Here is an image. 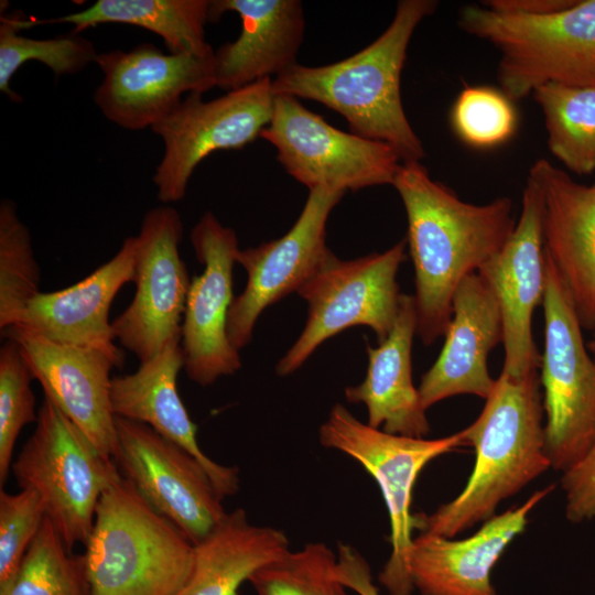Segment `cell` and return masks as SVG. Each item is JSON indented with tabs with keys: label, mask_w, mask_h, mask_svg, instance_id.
<instances>
[{
	"label": "cell",
	"mask_w": 595,
	"mask_h": 595,
	"mask_svg": "<svg viewBox=\"0 0 595 595\" xmlns=\"http://www.w3.org/2000/svg\"><path fill=\"white\" fill-rule=\"evenodd\" d=\"M271 84L264 78L209 101L191 93L151 128L164 144L153 176L159 201L183 199L194 170L213 152L242 149L260 137L273 112Z\"/></svg>",
	"instance_id": "obj_11"
},
{
	"label": "cell",
	"mask_w": 595,
	"mask_h": 595,
	"mask_svg": "<svg viewBox=\"0 0 595 595\" xmlns=\"http://www.w3.org/2000/svg\"><path fill=\"white\" fill-rule=\"evenodd\" d=\"M184 364L181 339L169 342L151 359L140 363L137 371L112 377L111 408L116 416L144 423L187 451L203 465L224 499L239 490V470L214 462L199 447L197 428L176 388Z\"/></svg>",
	"instance_id": "obj_24"
},
{
	"label": "cell",
	"mask_w": 595,
	"mask_h": 595,
	"mask_svg": "<svg viewBox=\"0 0 595 595\" xmlns=\"http://www.w3.org/2000/svg\"><path fill=\"white\" fill-rule=\"evenodd\" d=\"M408 218L415 274L416 334L424 345L444 336L459 283L493 258L512 234L513 203L476 205L434 181L421 162H402L392 182Z\"/></svg>",
	"instance_id": "obj_1"
},
{
	"label": "cell",
	"mask_w": 595,
	"mask_h": 595,
	"mask_svg": "<svg viewBox=\"0 0 595 595\" xmlns=\"http://www.w3.org/2000/svg\"><path fill=\"white\" fill-rule=\"evenodd\" d=\"M456 136L474 148H493L509 140L517 129L512 100L501 90L466 86L451 110Z\"/></svg>",
	"instance_id": "obj_34"
},
{
	"label": "cell",
	"mask_w": 595,
	"mask_h": 595,
	"mask_svg": "<svg viewBox=\"0 0 595 595\" xmlns=\"http://www.w3.org/2000/svg\"><path fill=\"white\" fill-rule=\"evenodd\" d=\"M543 387L544 451L555 470L577 464L595 439V361L566 288L544 251Z\"/></svg>",
	"instance_id": "obj_7"
},
{
	"label": "cell",
	"mask_w": 595,
	"mask_h": 595,
	"mask_svg": "<svg viewBox=\"0 0 595 595\" xmlns=\"http://www.w3.org/2000/svg\"><path fill=\"white\" fill-rule=\"evenodd\" d=\"M345 193L331 188L310 191L292 228L281 238L238 250L236 262L247 272L241 294L234 298L227 335L239 351L252 338L260 314L285 295L299 291L322 267L331 250L325 245L328 216Z\"/></svg>",
	"instance_id": "obj_14"
},
{
	"label": "cell",
	"mask_w": 595,
	"mask_h": 595,
	"mask_svg": "<svg viewBox=\"0 0 595 595\" xmlns=\"http://www.w3.org/2000/svg\"><path fill=\"white\" fill-rule=\"evenodd\" d=\"M45 518L44 504L34 490H0V591L17 575Z\"/></svg>",
	"instance_id": "obj_35"
},
{
	"label": "cell",
	"mask_w": 595,
	"mask_h": 595,
	"mask_svg": "<svg viewBox=\"0 0 595 595\" xmlns=\"http://www.w3.org/2000/svg\"><path fill=\"white\" fill-rule=\"evenodd\" d=\"M97 56L94 43L78 33L71 32L46 40L32 39L20 35L1 14L0 90L13 102H21L22 97L11 89L10 80L25 62H41L57 77L82 72L88 64L96 62Z\"/></svg>",
	"instance_id": "obj_31"
},
{
	"label": "cell",
	"mask_w": 595,
	"mask_h": 595,
	"mask_svg": "<svg viewBox=\"0 0 595 595\" xmlns=\"http://www.w3.org/2000/svg\"><path fill=\"white\" fill-rule=\"evenodd\" d=\"M183 232L178 212L159 206L145 213L136 236V293L111 322V329L140 363L151 359L169 342L181 339L192 282L180 256Z\"/></svg>",
	"instance_id": "obj_12"
},
{
	"label": "cell",
	"mask_w": 595,
	"mask_h": 595,
	"mask_svg": "<svg viewBox=\"0 0 595 595\" xmlns=\"http://www.w3.org/2000/svg\"><path fill=\"white\" fill-rule=\"evenodd\" d=\"M136 253V236L127 237L117 253L86 278L65 289L36 294L11 327L53 343L98 349L123 365L109 311L120 289L133 282Z\"/></svg>",
	"instance_id": "obj_21"
},
{
	"label": "cell",
	"mask_w": 595,
	"mask_h": 595,
	"mask_svg": "<svg viewBox=\"0 0 595 595\" xmlns=\"http://www.w3.org/2000/svg\"><path fill=\"white\" fill-rule=\"evenodd\" d=\"M104 78L93 99L109 121L128 130L152 128L165 118L184 94L216 86L214 54L163 53L151 43L126 52L98 54Z\"/></svg>",
	"instance_id": "obj_15"
},
{
	"label": "cell",
	"mask_w": 595,
	"mask_h": 595,
	"mask_svg": "<svg viewBox=\"0 0 595 595\" xmlns=\"http://www.w3.org/2000/svg\"><path fill=\"white\" fill-rule=\"evenodd\" d=\"M289 549L285 533L249 522L244 509L194 544L191 575L176 595H237L240 585Z\"/></svg>",
	"instance_id": "obj_26"
},
{
	"label": "cell",
	"mask_w": 595,
	"mask_h": 595,
	"mask_svg": "<svg viewBox=\"0 0 595 595\" xmlns=\"http://www.w3.org/2000/svg\"><path fill=\"white\" fill-rule=\"evenodd\" d=\"M435 0H401L383 33L358 53L323 66L295 64L272 79L274 95L311 99L340 113L351 133L391 145L402 162H421L423 143L404 112L401 73L416 26Z\"/></svg>",
	"instance_id": "obj_2"
},
{
	"label": "cell",
	"mask_w": 595,
	"mask_h": 595,
	"mask_svg": "<svg viewBox=\"0 0 595 595\" xmlns=\"http://www.w3.org/2000/svg\"><path fill=\"white\" fill-rule=\"evenodd\" d=\"M69 552L46 517L17 575L0 595H90L83 555Z\"/></svg>",
	"instance_id": "obj_29"
},
{
	"label": "cell",
	"mask_w": 595,
	"mask_h": 595,
	"mask_svg": "<svg viewBox=\"0 0 595 595\" xmlns=\"http://www.w3.org/2000/svg\"><path fill=\"white\" fill-rule=\"evenodd\" d=\"M320 443L359 463L376 480L390 520L391 554L379 574L389 595H412L408 556L415 515L412 493L421 470L434 458L464 445L462 431L426 440L385 432L355 418L343 404H335L318 430Z\"/></svg>",
	"instance_id": "obj_8"
},
{
	"label": "cell",
	"mask_w": 595,
	"mask_h": 595,
	"mask_svg": "<svg viewBox=\"0 0 595 595\" xmlns=\"http://www.w3.org/2000/svg\"><path fill=\"white\" fill-rule=\"evenodd\" d=\"M228 11L241 20L234 42L214 52L216 87L230 91L298 64L305 18L299 0H212L209 22Z\"/></svg>",
	"instance_id": "obj_23"
},
{
	"label": "cell",
	"mask_w": 595,
	"mask_h": 595,
	"mask_svg": "<svg viewBox=\"0 0 595 595\" xmlns=\"http://www.w3.org/2000/svg\"><path fill=\"white\" fill-rule=\"evenodd\" d=\"M565 516L572 523L595 519V439L584 457L563 473Z\"/></svg>",
	"instance_id": "obj_36"
},
{
	"label": "cell",
	"mask_w": 595,
	"mask_h": 595,
	"mask_svg": "<svg viewBox=\"0 0 595 595\" xmlns=\"http://www.w3.org/2000/svg\"><path fill=\"white\" fill-rule=\"evenodd\" d=\"M40 268L31 234L20 220L14 202L0 204V331L17 325L40 291Z\"/></svg>",
	"instance_id": "obj_30"
},
{
	"label": "cell",
	"mask_w": 595,
	"mask_h": 595,
	"mask_svg": "<svg viewBox=\"0 0 595 595\" xmlns=\"http://www.w3.org/2000/svg\"><path fill=\"white\" fill-rule=\"evenodd\" d=\"M407 239L390 249L354 260L332 251L298 291L309 304L299 338L277 365L288 376L299 369L327 338L356 325L370 327L382 342L390 333L400 302L397 273L405 259Z\"/></svg>",
	"instance_id": "obj_9"
},
{
	"label": "cell",
	"mask_w": 595,
	"mask_h": 595,
	"mask_svg": "<svg viewBox=\"0 0 595 595\" xmlns=\"http://www.w3.org/2000/svg\"><path fill=\"white\" fill-rule=\"evenodd\" d=\"M336 576L342 584L358 595H379L369 564L349 544L338 543L337 545Z\"/></svg>",
	"instance_id": "obj_37"
},
{
	"label": "cell",
	"mask_w": 595,
	"mask_h": 595,
	"mask_svg": "<svg viewBox=\"0 0 595 595\" xmlns=\"http://www.w3.org/2000/svg\"><path fill=\"white\" fill-rule=\"evenodd\" d=\"M82 555L90 595H176L194 543L122 476L102 493Z\"/></svg>",
	"instance_id": "obj_4"
},
{
	"label": "cell",
	"mask_w": 595,
	"mask_h": 595,
	"mask_svg": "<svg viewBox=\"0 0 595 595\" xmlns=\"http://www.w3.org/2000/svg\"><path fill=\"white\" fill-rule=\"evenodd\" d=\"M555 485L534 491L522 505L495 515L473 536L452 540L422 532L413 538L408 571L421 595H497L491 572L529 513Z\"/></svg>",
	"instance_id": "obj_20"
},
{
	"label": "cell",
	"mask_w": 595,
	"mask_h": 595,
	"mask_svg": "<svg viewBox=\"0 0 595 595\" xmlns=\"http://www.w3.org/2000/svg\"><path fill=\"white\" fill-rule=\"evenodd\" d=\"M543 414L538 370L520 377L501 371L478 418L462 430L476 452L464 489L433 513L415 515V528L453 538L495 516L500 501L549 469Z\"/></svg>",
	"instance_id": "obj_3"
},
{
	"label": "cell",
	"mask_w": 595,
	"mask_h": 595,
	"mask_svg": "<svg viewBox=\"0 0 595 595\" xmlns=\"http://www.w3.org/2000/svg\"><path fill=\"white\" fill-rule=\"evenodd\" d=\"M532 96L539 105L548 148L564 166L577 174L595 171V87L547 84Z\"/></svg>",
	"instance_id": "obj_28"
},
{
	"label": "cell",
	"mask_w": 595,
	"mask_h": 595,
	"mask_svg": "<svg viewBox=\"0 0 595 595\" xmlns=\"http://www.w3.org/2000/svg\"><path fill=\"white\" fill-rule=\"evenodd\" d=\"M587 349L595 361V334L593 338L586 344Z\"/></svg>",
	"instance_id": "obj_38"
},
{
	"label": "cell",
	"mask_w": 595,
	"mask_h": 595,
	"mask_svg": "<svg viewBox=\"0 0 595 595\" xmlns=\"http://www.w3.org/2000/svg\"><path fill=\"white\" fill-rule=\"evenodd\" d=\"M528 176L542 195L544 251L582 327L595 329V183L580 184L545 159L537 160Z\"/></svg>",
	"instance_id": "obj_19"
},
{
	"label": "cell",
	"mask_w": 595,
	"mask_h": 595,
	"mask_svg": "<svg viewBox=\"0 0 595 595\" xmlns=\"http://www.w3.org/2000/svg\"><path fill=\"white\" fill-rule=\"evenodd\" d=\"M32 372L19 344L6 338L0 348V485L6 484L21 430L36 422Z\"/></svg>",
	"instance_id": "obj_33"
},
{
	"label": "cell",
	"mask_w": 595,
	"mask_h": 595,
	"mask_svg": "<svg viewBox=\"0 0 595 595\" xmlns=\"http://www.w3.org/2000/svg\"><path fill=\"white\" fill-rule=\"evenodd\" d=\"M418 313L414 295L401 294L389 335L379 346L367 345L368 367L364 381L345 389L350 403L367 408V424L385 432L424 437L430 432L419 389L412 380V344Z\"/></svg>",
	"instance_id": "obj_25"
},
{
	"label": "cell",
	"mask_w": 595,
	"mask_h": 595,
	"mask_svg": "<svg viewBox=\"0 0 595 595\" xmlns=\"http://www.w3.org/2000/svg\"><path fill=\"white\" fill-rule=\"evenodd\" d=\"M1 334L19 344L45 398L76 424L104 456L115 461L118 440L110 400V374L122 365L101 350L53 343L19 327H9Z\"/></svg>",
	"instance_id": "obj_18"
},
{
	"label": "cell",
	"mask_w": 595,
	"mask_h": 595,
	"mask_svg": "<svg viewBox=\"0 0 595 595\" xmlns=\"http://www.w3.org/2000/svg\"><path fill=\"white\" fill-rule=\"evenodd\" d=\"M122 475L160 515L194 544L226 517L223 498L203 465L149 425L115 418Z\"/></svg>",
	"instance_id": "obj_13"
},
{
	"label": "cell",
	"mask_w": 595,
	"mask_h": 595,
	"mask_svg": "<svg viewBox=\"0 0 595 595\" xmlns=\"http://www.w3.org/2000/svg\"><path fill=\"white\" fill-rule=\"evenodd\" d=\"M203 273L192 279L182 323L181 345L187 377L202 387L230 376L241 367L239 351L227 335L234 300L232 268L239 250L234 229L205 213L191 232Z\"/></svg>",
	"instance_id": "obj_16"
},
{
	"label": "cell",
	"mask_w": 595,
	"mask_h": 595,
	"mask_svg": "<svg viewBox=\"0 0 595 595\" xmlns=\"http://www.w3.org/2000/svg\"><path fill=\"white\" fill-rule=\"evenodd\" d=\"M458 25L497 50V79L512 101L547 84L595 87V0L541 14L466 4Z\"/></svg>",
	"instance_id": "obj_5"
},
{
	"label": "cell",
	"mask_w": 595,
	"mask_h": 595,
	"mask_svg": "<svg viewBox=\"0 0 595 595\" xmlns=\"http://www.w3.org/2000/svg\"><path fill=\"white\" fill-rule=\"evenodd\" d=\"M337 554L325 543L288 550L249 580L258 595H348L336 576Z\"/></svg>",
	"instance_id": "obj_32"
},
{
	"label": "cell",
	"mask_w": 595,
	"mask_h": 595,
	"mask_svg": "<svg viewBox=\"0 0 595 595\" xmlns=\"http://www.w3.org/2000/svg\"><path fill=\"white\" fill-rule=\"evenodd\" d=\"M260 138L275 148L286 173L310 191L392 185L402 163L391 145L342 131L286 95H275Z\"/></svg>",
	"instance_id": "obj_10"
},
{
	"label": "cell",
	"mask_w": 595,
	"mask_h": 595,
	"mask_svg": "<svg viewBox=\"0 0 595 595\" xmlns=\"http://www.w3.org/2000/svg\"><path fill=\"white\" fill-rule=\"evenodd\" d=\"M477 273L486 281L502 320L504 372L520 377L540 369L541 355L532 336V315L542 303L545 259L542 236V195L528 176L521 213L504 247Z\"/></svg>",
	"instance_id": "obj_17"
},
{
	"label": "cell",
	"mask_w": 595,
	"mask_h": 595,
	"mask_svg": "<svg viewBox=\"0 0 595 595\" xmlns=\"http://www.w3.org/2000/svg\"><path fill=\"white\" fill-rule=\"evenodd\" d=\"M11 472L20 489L40 496L69 551L77 543L85 545L102 493L122 477L116 462L45 397L35 430Z\"/></svg>",
	"instance_id": "obj_6"
},
{
	"label": "cell",
	"mask_w": 595,
	"mask_h": 595,
	"mask_svg": "<svg viewBox=\"0 0 595 595\" xmlns=\"http://www.w3.org/2000/svg\"><path fill=\"white\" fill-rule=\"evenodd\" d=\"M444 337L439 357L422 376L418 388L425 410L458 394L485 400L495 385L487 359L504 340L502 320L495 294L477 272L467 275L457 286Z\"/></svg>",
	"instance_id": "obj_22"
},
{
	"label": "cell",
	"mask_w": 595,
	"mask_h": 595,
	"mask_svg": "<svg viewBox=\"0 0 595 595\" xmlns=\"http://www.w3.org/2000/svg\"><path fill=\"white\" fill-rule=\"evenodd\" d=\"M210 0H98L86 9L47 20L9 17L18 30L40 24L68 23L78 33L98 24L120 23L158 34L169 53L208 56L214 48L205 40Z\"/></svg>",
	"instance_id": "obj_27"
}]
</instances>
